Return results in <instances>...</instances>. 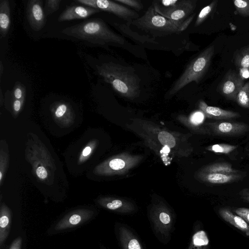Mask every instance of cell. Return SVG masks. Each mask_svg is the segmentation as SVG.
Instances as JSON below:
<instances>
[{
	"label": "cell",
	"mask_w": 249,
	"mask_h": 249,
	"mask_svg": "<svg viewBox=\"0 0 249 249\" xmlns=\"http://www.w3.org/2000/svg\"><path fill=\"white\" fill-rule=\"evenodd\" d=\"M61 32L69 36L100 46L126 47V41L113 31L101 18L89 19L64 28Z\"/></svg>",
	"instance_id": "obj_1"
},
{
	"label": "cell",
	"mask_w": 249,
	"mask_h": 249,
	"mask_svg": "<svg viewBox=\"0 0 249 249\" xmlns=\"http://www.w3.org/2000/svg\"><path fill=\"white\" fill-rule=\"evenodd\" d=\"M98 74L118 93L129 98L138 96L140 80L133 69L113 62L96 66Z\"/></svg>",
	"instance_id": "obj_2"
},
{
	"label": "cell",
	"mask_w": 249,
	"mask_h": 249,
	"mask_svg": "<svg viewBox=\"0 0 249 249\" xmlns=\"http://www.w3.org/2000/svg\"><path fill=\"white\" fill-rule=\"evenodd\" d=\"M195 15L194 13L183 21H175L159 14L151 5L142 16L133 20L131 24L153 37L165 36L184 31L193 20Z\"/></svg>",
	"instance_id": "obj_3"
},
{
	"label": "cell",
	"mask_w": 249,
	"mask_h": 249,
	"mask_svg": "<svg viewBox=\"0 0 249 249\" xmlns=\"http://www.w3.org/2000/svg\"><path fill=\"white\" fill-rule=\"evenodd\" d=\"M214 53V47L209 46L188 64L184 71L175 81L167 95H175L183 87L193 81L198 83L207 71Z\"/></svg>",
	"instance_id": "obj_4"
},
{
	"label": "cell",
	"mask_w": 249,
	"mask_h": 249,
	"mask_svg": "<svg viewBox=\"0 0 249 249\" xmlns=\"http://www.w3.org/2000/svg\"><path fill=\"white\" fill-rule=\"evenodd\" d=\"M196 0H159L152 2L155 11L172 20L183 21L194 13Z\"/></svg>",
	"instance_id": "obj_5"
},
{
	"label": "cell",
	"mask_w": 249,
	"mask_h": 249,
	"mask_svg": "<svg viewBox=\"0 0 249 249\" xmlns=\"http://www.w3.org/2000/svg\"><path fill=\"white\" fill-rule=\"evenodd\" d=\"M77 3L91 7L100 11L111 13L131 24L132 21L138 18L139 14L135 11L115 1L108 0H76Z\"/></svg>",
	"instance_id": "obj_6"
},
{
	"label": "cell",
	"mask_w": 249,
	"mask_h": 249,
	"mask_svg": "<svg viewBox=\"0 0 249 249\" xmlns=\"http://www.w3.org/2000/svg\"><path fill=\"white\" fill-rule=\"evenodd\" d=\"M209 126L213 134L219 136H238L249 130V126L243 122L217 121L210 123Z\"/></svg>",
	"instance_id": "obj_7"
},
{
	"label": "cell",
	"mask_w": 249,
	"mask_h": 249,
	"mask_svg": "<svg viewBox=\"0 0 249 249\" xmlns=\"http://www.w3.org/2000/svg\"><path fill=\"white\" fill-rule=\"evenodd\" d=\"M26 15L29 24L34 31H39L45 25L46 18L42 0H29Z\"/></svg>",
	"instance_id": "obj_8"
},
{
	"label": "cell",
	"mask_w": 249,
	"mask_h": 249,
	"mask_svg": "<svg viewBox=\"0 0 249 249\" xmlns=\"http://www.w3.org/2000/svg\"><path fill=\"white\" fill-rule=\"evenodd\" d=\"M243 85V80L239 74L230 71L223 77L218 89L226 98L235 101L237 95Z\"/></svg>",
	"instance_id": "obj_9"
},
{
	"label": "cell",
	"mask_w": 249,
	"mask_h": 249,
	"mask_svg": "<svg viewBox=\"0 0 249 249\" xmlns=\"http://www.w3.org/2000/svg\"><path fill=\"white\" fill-rule=\"evenodd\" d=\"M101 12L100 10L87 6L74 5L67 7L59 15V22L87 18Z\"/></svg>",
	"instance_id": "obj_10"
},
{
	"label": "cell",
	"mask_w": 249,
	"mask_h": 249,
	"mask_svg": "<svg viewBox=\"0 0 249 249\" xmlns=\"http://www.w3.org/2000/svg\"><path fill=\"white\" fill-rule=\"evenodd\" d=\"M92 217L90 212L86 211H77L65 216L56 225L55 230H64L81 225Z\"/></svg>",
	"instance_id": "obj_11"
},
{
	"label": "cell",
	"mask_w": 249,
	"mask_h": 249,
	"mask_svg": "<svg viewBox=\"0 0 249 249\" xmlns=\"http://www.w3.org/2000/svg\"><path fill=\"white\" fill-rule=\"evenodd\" d=\"M199 107L204 114L213 119L226 120L237 118L240 116L238 112L223 109L216 107L209 106L203 101H200Z\"/></svg>",
	"instance_id": "obj_12"
},
{
	"label": "cell",
	"mask_w": 249,
	"mask_h": 249,
	"mask_svg": "<svg viewBox=\"0 0 249 249\" xmlns=\"http://www.w3.org/2000/svg\"><path fill=\"white\" fill-rule=\"evenodd\" d=\"M221 217L249 236V224L241 216L233 213L227 208H221L218 210Z\"/></svg>",
	"instance_id": "obj_13"
},
{
	"label": "cell",
	"mask_w": 249,
	"mask_h": 249,
	"mask_svg": "<svg viewBox=\"0 0 249 249\" xmlns=\"http://www.w3.org/2000/svg\"><path fill=\"white\" fill-rule=\"evenodd\" d=\"M245 173L236 174L203 173L204 180L213 184H223L237 181L242 179Z\"/></svg>",
	"instance_id": "obj_14"
},
{
	"label": "cell",
	"mask_w": 249,
	"mask_h": 249,
	"mask_svg": "<svg viewBox=\"0 0 249 249\" xmlns=\"http://www.w3.org/2000/svg\"><path fill=\"white\" fill-rule=\"evenodd\" d=\"M11 25L10 7L8 0H0V37L4 38Z\"/></svg>",
	"instance_id": "obj_15"
},
{
	"label": "cell",
	"mask_w": 249,
	"mask_h": 249,
	"mask_svg": "<svg viewBox=\"0 0 249 249\" xmlns=\"http://www.w3.org/2000/svg\"><path fill=\"white\" fill-rule=\"evenodd\" d=\"M12 222L11 213L6 207H2L0 213V245L2 247L8 237Z\"/></svg>",
	"instance_id": "obj_16"
},
{
	"label": "cell",
	"mask_w": 249,
	"mask_h": 249,
	"mask_svg": "<svg viewBox=\"0 0 249 249\" xmlns=\"http://www.w3.org/2000/svg\"><path fill=\"white\" fill-rule=\"evenodd\" d=\"M241 172L232 168L231 164L227 162H216L204 169L203 173L236 174Z\"/></svg>",
	"instance_id": "obj_17"
},
{
	"label": "cell",
	"mask_w": 249,
	"mask_h": 249,
	"mask_svg": "<svg viewBox=\"0 0 249 249\" xmlns=\"http://www.w3.org/2000/svg\"><path fill=\"white\" fill-rule=\"evenodd\" d=\"M234 62L239 69H249V45L244 47L238 51L235 55Z\"/></svg>",
	"instance_id": "obj_18"
},
{
	"label": "cell",
	"mask_w": 249,
	"mask_h": 249,
	"mask_svg": "<svg viewBox=\"0 0 249 249\" xmlns=\"http://www.w3.org/2000/svg\"><path fill=\"white\" fill-rule=\"evenodd\" d=\"M209 240L206 232L200 231L193 236L191 249H208Z\"/></svg>",
	"instance_id": "obj_19"
},
{
	"label": "cell",
	"mask_w": 249,
	"mask_h": 249,
	"mask_svg": "<svg viewBox=\"0 0 249 249\" xmlns=\"http://www.w3.org/2000/svg\"><path fill=\"white\" fill-rule=\"evenodd\" d=\"M217 2V0H213L201 10L195 22V27H198L206 20L214 10Z\"/></svg>",
	"instance_id": "obj_20"
},
{
	"label": "cell",
	"mask_w": 249,
	"mask_h": 249,
	"mask_svg": "<svg viewBox=\"0 0 249 249\" xmlns=\"http://www.w3.org/2000/svg\"><path fill=\"white\" fill-rule=\"evenodd\" d=\"M235 101L240 106L249 108V81L244 84L240 89Z\"/></svg>",
	"instance_id": "obj_21"
},
{
	"label": "cell",
	"mask_w": 249,
	"mask_h": 249,
	"mask_svg": "<svg viewBox=\"0 0 249 249\" xmlns=\"http://www.w3.org/2000/svg\"><path fill=\"white\" fill-rule=\"evenodd\" d=\"M237 147V145L220 143L211 145L207 148V149L216 153L229 154Z\"/></svg>",
	"instance_id": "obj_22"
},
{
	"label": "cell",
	"mask_w": 249,
	"mask_h": 249,
	"mask_svg": "<svg viewBox=\"0 0 249 249\" xmlns=\"http://www.w3.org/2000/svg\"><path fill=\"white\" fill-rule=\"evenodd\" d=\"M233 3L237 14L243 17H249V0H234Z\"/></svg>",
	"instance_id": "obj_23"
},
{
	"label": "cell",
	"mask_w": 249,
	"mask_h": 249,
	"mask_svg": "<svg viewBox=\"0 0 249 249\" xmlns=\"http://www.w3.org/2000/svg\"><path fill=\"white\" fill-rule=\"evenodd\" d=\"M158 138L163 145L169 148L174 147L176 144V141L173 136L166 131L160 132Z\"/></svg>",
	"instance_id": "obj_24"
},
{
	"label": "cell",
	"mask_w": 249,
	"mask_h": 249,
	"mask_svg": "<svg viewBox=\"0 0 249 249\" xmlns=\"http://www.w3.org/2000/svg\"><path fill=\"white\" fill-rule=\"evenodd\" d=\"M13 96L17 99L23 100L26 95V89L24 85L17 81L11 90Z\"/></svg>",
	"instance_id": "obj_25"
},
{
	"label": "cell",
	"mask_w": 249,
	"mask_h": 249,
	"mask_svg": "<svg viewBox=\"0 0 249 249\" xmlns=\"http://www.w3.org/2000/svg\"><path fill=\"white\" fill-rule=\"evenodd\" d=\"M61 2V0H46L45 1L44 11L46 17L57 11Z\"/></svg>",
	"instance_id": "obj_26"
},
{
	"label": "cell",
	"mask_w": 249,
	"mask_h": 249,
	"mask_svg": "<svg viewBox=\"0 0 249 249\" xmlns=\"http://www.w3.org/2000/svg\"><path fill=\"white\" fill-rule=\"evenodd\" d=\"M115 1L125 5L137 11H140L143 8V4L138 0H115Z\"/></svg>",
	"instance_id": "obj_27"
},
{
	"label": "cell",
	"mask_w": 249,
	"mask_h": 249,
	"mask_svg": "<svg viewBox=\"0 0 249 249\" xmlns=\"http://www.w3.org/2000/svg\"><path fill=\"white\" fill-rule=\"evenodd\" d=\"M232 211L235 213L243 218L249 224V208H234Z\"/></svg>",
	"instance_id": "obj_28"
},
{
	"label": "cell",
	"mask_w": 249,
	"mask_h": 249,
	"mask_svg": "<svg viewBox=\"0 0 249 249\" xmlns=\"http://www.w3.org/2000/svg\"><path fill=\"white\" fill-rule=\"evenodd\" d=\"M125 163L124 161L120 159H114L112 160L109 163L110 167L113 170H120L124 168Z\"/></svg>",
	"instance_id": "obj_29"
},
{
	"label": "cell",
	"mask_w": 249,
	"mask_h": 249,
	"mask_svg": "<svg viewBox=\"0 0 249 249\" xmlns=\"http://www.w3.org/2000/svg\"><path fill=\"white\" fill-rule=\"evenodd\" d=\"M204 118V114L203 112L198 111L194 113L190 118V121L192 124L198 125L201 124Z\"/></svg>",
	"instance_id": "obj_30"
},
{
	"label": "cell",
	"mask_w": 249,
	"mask_h": 249,
	"mask_svg": "<svg viewBox=\"0 0 249 249\" xmlns=\"http://www.w3.org/2000/svg\"><path fill=\"white\" fill-rule=\"evenodd\" d=\"M68 106L65 103H60L56 107L55 115L57 117L62 116L67 111Z\"/></svg>",
	"instance_id": "obj_31"
},
{
	"label": "cell",
	"mask_w": 249,
	"mask_h": 249,
	"mask_svg": "<svg viewBox=\"0 0 249 249\" xmlns=\"http://www.w3.org/2000/svg\"><path fill=\"white\" fill-rule=\"evenodd\" d=\"M123 205V202L120 200L115 199L106 204V207L112 210H114L120 208Z\"/></svg>",
	"instance_id": "obj_32"
},
{
	"label": "cell",
	"mask_w": 249,
	"mask_h": 249,
	"mask_svg": "<svg viewBox=\"0 0 249 249\" xmlns=\"http://www.w3.org/2000/svg\"><path fill=\"white\" fill-rule=\"evenodd\" d=\"M241 198L244 201L249 203V188L242 189L239 192Z\"/></svg>",
	"instance_id": "obj_33"
},
{
	"label": "cell",
	"mask_w": 249,
	"mask_h": 249,
	"mask_svg": "<svg viewBox=\"0 0 249 249\" xmlns=\"http://www.w3.org/2000/svg\"><path fill=\"white\" fill-rule=\"evenodd\" d=\"M159 219L163 224H168L171 221L170 216L165 212H161L160 213Z\"/></svg>",
	"instance_id": "obj_34"
},
{
	"label": "cell",
	"mask_w": 249,
	"mask_h": 249,
	"mask_svg": "<svg viewBox=\"0 0 249 249\" xmlns=\"http://www.w3.org/2000/svg\"><path fill=\"white\" fill-rule=\"evenodd\" d=\"M36 173L38 177L41 179H44L47 176V172L43 166L38 167L36 170Z\"/></svg>",
	"instance_id": "obj_35"
},
{
	"label": "cell",
	"mask_w": 249,
	"mask_h": 249,
	"mask_svg": "<svg viewBox=\"0 0 249 249\" xmlns=\"http://www.w3.org/2000/svg\"><path fill=\"white\" fill-rule=\"evenodd\" d=\"M128 249H141L138 241L135 238L131 239L128 244Z\"/></svg>",
	"instance_id": "obj_36"
},
{
	"label": "cell",
	"mask_w": 249,
	"mask_h": 249,
	"mask_svg": "<svg viewBox=\"0 0 249 249\" xmlns=\"http://www.w3.org/2000/svg\"><path fill=\"white\" fill-rule=\"evenodd\" d=\"M21 244L22 239L18 237L14 240L9 249H21Z\"/></svg>",
	"instance_id": "obj_37"
},
{
	"label": "cell",
	"mask_w": 249,
	"mask_h": 249,
	"mask_svg": "<svg viewBox=\"0 0 249 249\" xmlns=\"http://www.w3.org/2000/svg\"><path fill=\"white\" fill-rule=\"evenodd\" d=\"M12 96H13V95H12ZM12 100H13V103H13V108L14 110L15 111H18L21 107L22 101H23V100H20L17 99L15 98H14L13 96L12 97Z\"/></svg>",
	"instance_id": "obj_38"
},
{
	"label": "cell",
	"mask_w": 249,
	"mask_h": 249,
	"mask_svg": "<svg viewBox=\"0 0 249 249\" xmlns=\"http://www.w3.org/2000/svg\"><path fill=\"white\" fill-rule=\"evenodd\" d=\"M239 76L243 80L249 78V69L240 68L239 69Z\"/></svg>",
	"instance_id": "obj_39"
},
{
	"label": "cell",
	"mask_w": 249,
	"mask_h": 249,
	"mask_svg": "<svg viewBox=\"0 0 249 249\" xmlns=\"http://www.w3.org/2000/svg\"><path fill=\"white\" fill-rule=\"evenodd\" d=\"M91 151V148L89 146L86 147L83 151L82 154L84 156H88Z\"/></svg>",
	"instance_id": "obj_40"
},
{
	"label": "cell",
	"mask_w": 249,
	"mask_h": 249,
	"mask_svg": "<svg viewBox=\"0 0 249 249\" xmlns=\"http://www.w3.org/2000/svg\"><path fill=\"white\" fill-rule=\"evenodd\" d=\"M4 71V67L3 66L2 61L0 62V77H1L2 74Z\"/></svg>",
	"instance_id": "obj_41"
},
{
	"label": "cell",
	"mask_w": 249,
	"mask_h": 249,
	"mask_svg": "<svg viewBox=\"0 0 249 249\" xmlns=\"http://www.w3.org/2000/svg\"><path fill=\"white\" fill-rule=\"evenodd\" d=\"M1 178H2V174H1V173H0V180L1 179Z\"/></svg>",
	"instance_id": "obj_42"
}]
</instances>
